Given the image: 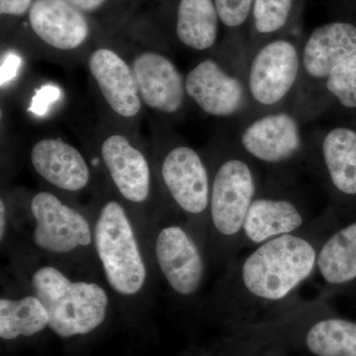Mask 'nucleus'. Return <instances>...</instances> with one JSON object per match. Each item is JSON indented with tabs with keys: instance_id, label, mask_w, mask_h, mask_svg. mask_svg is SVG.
I'll return each mask as SVG.
<instances>
[{
	"instance_id": "obj_11",
	"label": "nucleus",
	"mask_w": 356,
	"mask_h": 356,
	"mask_svg": "<svg viewBox=\"0 0 356 356\" xmlns=\"http://www.w3.org/2000/svg\"><path fill=\"white\" fill-rule=\"evenodd\" d=\"M156 257L173 292L191 297L199 291L205 277V259L191 232L179 225L161 229L156 240Z\"/></svg>"
},
{
	"instance_id": "obj_8",
	"label": "nucleus",
	"mask_w": 356,
	"mask_h": 356,
	"mask_svg": "<svg viewBox=\"0 0 356 356\" xmlns=\"http://www.w3.org/2000/svg\"><path fill=\"white\" fill-rule=\"evenodd\" d=\"M161 173L178 209L207 224L211 175L202 156L191 147L178 145L165 154Z\"/></svg>"
},
{
	"instance_id": "obj_9",
	"label": "nucleus",
	"mask_w": 356,
	"mask_h": 356,
	"mask_svg": "<svg viewBox=\"0 0 356 356\" xmlns=\"http://www.w3.org/2000/svg\"><path fill=\"white\" fill-rule=\"evenodd\" d=\"M35 220L33 242L51 254H64L91 243L88 220L50 192H39L31 201Z\"/></svg>"
},
{
	"instance_id": "obj_23",
	"label": "nucleus",
	"mask_w": 356,
	"mask_h": 356,
	"mask_svg": "<svg viewBox=\"0 0 356 356\" xmlns=\"http://www.w3.org/2000/svg\"><path fill=\"white\" fill-rule=\"evenodd\" d=\"M325 91L343 108L356 110V51L332 72Z\"/></svg>"
},
{
	"instance_id": "obj_22",
	"label": "nucleus",
	"mask_w": 356,
	"mask_h": 356,
	"mask_svg": "<svg viewBox=\"0 0 356 356\" xmlns=\"http://www.w3.org/2000/svg\"><path fill=\"white\" fill-rule=\"evenodd\" d=\"M49 327V316L37 296L0 300V337H32Z\"/></svg>"
},
{
	"instance_id": "obj_16",
	"label": "nucleus",
	"mask_w": 356,
	"mask_h": 356,
	"mask_svg": "<svg viewBox=\"0 0 356 356\" xmlns=\"http://www.w3.org/2000/svg\"><path fill=\"white\" fill-rule=\"evenodd\" d=\"M103 163L119 193L129 202H146L151 193V170L146 156L122 134L114 133L100 147Z\"/></svg>"
},
{
	"instance_id": "obj_26",
	"label": "nucleus",
	"mask_w": 356,
	"mask_h": 356,
	"mask_svg": "<svg viewBox=\"0 0 356 356\" xmlns=\"http://www.w3.org/2000/svg\"><path fill=\"white\" fill-rule=\"evenodd\" d=\"M33 0H0V13L2 15L23 16L30 11Z\"/></svg>"
},
{
	"instance_id": "obj_21",
	"label": "nucleus",
	"mask_w": 356,
	"mask_h": 356,
	"mask_svg": "<svg viewBox=\"0 0 356 356\" xmlns=\"http://www.w3.org/2000/svg\"><path fill=\"white\" fill-rule=\"evenodd\" d=\"M219 14L214 0H180L177 14V36L191 50H209L216 44Z\"/></svg>"
},
{
	"instance_id": "obj_12",
	"label": "nucleus",
	"mask_w": 356,
	"mask_h": 356,
	"mask_svg": "<svg viewBox=\"0 0 356 356\" xmlns=\"http://www.w3.org/2000/svg\"><path fill=\"white\" fill-rule=\"evenodd\" d=\"M301 51L299 86H323L325 90L332 72L356 51V26L348 22L320 26L311 33Z\"/></svg>"
},
{
	"instance_id": "obj_27",
	"label": "nucleus",
	"mask_w": 356,
	"mask_h": 356,
	"mask_svg": "<svg viewBox=\"0 0 356 356\" xmlns=\"http://www.w3.org/2000/svg\"><path fill=\"white\" fill-rule=\"evenodd\" d=\"M20 65V58L15 55L6 56L1 65V86L10 81L16 74Z\"/></svg>"
},
{
	"instance_id": "obj_24",
	"label": "nucleus",
	"mask_w": 356,
	"mask_h": 356,
	"mask_svg": "<svg viewBox=\"0 0 356 356\" xmlns=\"http://www.w3.org/2000/svg\"><path fill=\"white\" fill-rule=\"evenodd\" d=\"M293 0H254L252 17L255 31L259 34H274L280 31L289 21Z\"/></svg>"
},
{
	"instance_id": "obj_29",
	"label": "nucleus",
	"mask_w": 356,
	"mask_h": 356,
	"mask_svg": "<svg viewBox=\"0 0 356 356\" xmlns=\"http://www.w3.org/2000/svg\"><path fill=\"white\" fill-rule=\"evenodd\" d=\"M6 232V206L3 199L0 200V238L3 240Z\"/></svg>"
},
{
	"instance_id": "obj_19",
	"label": "nucleus",
	"mask_w": 356,
	"mask_h": 356,
	"mask_svg": "<svg viewBox=\"0 0 356 356\" xmlns=\"http://www.w3.org/2000/svg\"><path fill=\"white\" fill-rule=\"evenodd\" d=\"M31 163L40 177L62 191H81L90 181L83 154L60 138L38 140L31 149Z\"/></svg>"
},
{
	"instance_id": "obj_7",
	"label": "nucleus",
	"mask_w": 356,
	"mask_h": 356,
	"mask_svg": "<svg viewBox=\"0 0 356 356\" xmlns=\"http://www.w3.org/2000/svg\"><path fill=\"white\" fill-rule=\"evenodd\" d=\"M240 146L250 161L273 168L292 165L305 152L298 119L282 110L250 121L241 133Z\"/></svg>"
},
{
	"instance_id": "obj_20",
	"label": "nucleus",
	"mask_w": 356,
	"mask_h": 356,
	"mask_svg": "<svg viewBox=\"0 0 356 356\" xmlns=\"http://www.w3.org/2000/svg\"><path fill=\"white\" fill-rule=\"evenodd\" d=\"M320 299L318 317H314L313 302L309 301L313 321L304 332L307 350L315 356H356V322L337 316L323 315L327 300Z\"/></svg>"
},
{
	"instance_id": "obj_15",
	"label": "nucleus",
	"mask_w": 356,
	"mask_h": 356,
	"mask_svg": "<svg viewBox=\"0 0 356 356\" xmlns=\"http://www.w3.org/2000/svg\"><path fill=\"white\" fill-rule=\"evenodd\" d=\"M317 165L323 184L334 201L356 198V131L337 126L323 135Z\"/></svg>"
},
{
	"instance_id": "obj_5",
	"label": "nucleus",
	"mask_w": 356,
	"mask_h": 356,
	"mask_svg": "<svg viewBox=\"0 0 356 356\" xmlns=\"http://www.w3.org/2000/svg\"><path fill=\"white\" fill-rule=\"evenodd\" d=\"M322 214H315L294 189L278 182L261 184L243 225L241 252L301 231Z\"/></svg>"
},
{
	"instance_id": "obj_17",
	"label": "nucleus",
	"mask_w": 356,
	"mask_h": 356,
	"mask_svg": "<svg viewBox=\"0 0 356 356\" xmlns=\"http://www.w3.org/2000/svg\"><path fill=\"white\" fill-rule=\"evenodd\" d=\"M29 24L44 44L60 51L81 48L90 33L81 9L67 0H35L29 11Z\"/></svg>"
},
{
	"instance_id": "obj_1",
	"label": "nucleus",
	"mask_w": 356,
	"mask_h": 356,
	"mask_svg": "<svg viewBox=\"0 0 356 356\" xmlns=\"http://www.w3.org/2000/svg\"><path fill=\"white\" fill-rule=\"evenodd\" d=\"M339 226L336 211L327 207L301 231L243 250L229 266L220 301L242 316L291 308L315 275L325 238Z\"/></svg>"
},
{
	"instance_id": "obj_14",
	"label": "nucleus",
	"mask_w": 356,
	"mask_h": 356,
	"mask_svg": "<svg viewBox=\"0 0 356 356\" xmlns=\"http://www.w3.org/2000/svg\"><path fill=\"white\" fill-rule=\"evenodd\" d=\"M88 65L109 108L121 118L137 117L143 102L132 65L109 48L93 51L89 55Z\"/></svg>"
},
{
	"instance_id": "obj_25",
	"label": "nucleus",
	"mask_w": 356,
	"mask_h": 356,
	"mask_svg": "<svg viewBox=\"0 0 356 356\" xmlns=\"http://www.w3.org/2000/svg\"><path fill=\"white\" fill-rule=\"evenodd\" d=\"M222 24L236 28L242 26L252 11L254 0H214Z\"/></svg>"
},
{
	"instance_id": "obj_6",
	"label": "nucleus",
	"mask_w": 356,
	"mask_h": 356,
	"mask_svg": "<svg viewBox=\"0 0 356 356\" xmlns=\"http://www.w3.org/2000/svg\"><path fill=\"white\" fill-rule=\"evenodd\" d=\"M301 54L287 39L271 40L255 51L245 76L250 102L267 112L280 106L298 88Z\"/></svg>"
},
{
	"instance_id": "obj_13",
	"label": "nucleus",
	"mask_w": 356,
	"mask_h": 356,
	"mask_svg": "<svg viewBox=\"0 0 356 356\" xmlns=\"http://www.w3.org/2000/svg\"><path fill=\"white\" fill-rule=\"evenodd\" d=\"M143 104L165 115L178 113L186 98L185 77L175 63L156 51L138 54L132 62Z\"/></svg>"
},
{
	"instance_id": "obj_4",
	"label": "nucleus",
	"mask_w": 356,
	"mask_h": 356,
	"mask_svg": "<svg viewBox=\"0 0 356 356\" xmlns=\"http://www.w3.org/2000/svg\"><path fill=\"white\" fill-rule=\"evenodd\" d=\"M95 243L105 277L115 292L134 296L147 280V268L132 224L117 201L105 203L95 229Z\"/></svg>"
},
{
	"instance_id": "obj_18",
	"label": "nucleus",
	"mask_w": 356,
	"mask_h": 356,
	"mask_svg": "<svg viewBox=\"0 0 356 356\" xmlns=\"http://www.w3.org/2000/svg\"><path fill=\"white\" fill-rule=\"evenodd\" d=\"M313 280H317V297L327 300L356 286V220L337 227L318 252Z\"/></svg>"
},
{
	"instance_id": "obj_3",
	"label": "nucleus",
	"mask_w": 356,
	"mask_h": 356,
	"mask_svg": "<svg viewBox=\"0 0 356 356\" xmlns=\"http://www.w3.org/2000/svg\"><path fill=\"white\" fill-rule=\"evenodd\" d=\"M32 285L49 316V327L60 337L95 331L104 322L109 298L99 285L72 281L53 266L34 273Z\"/></svg>"
},
{
	"instance_id": "obj_2",
	"label": "nucleus",
	"mask_w": 356,
	"mask_h": 356,
	"mask_svg": "<svg viewBox=\"0 0 356 356\" xmlns=\"http://www.w3.org/2000/svg\"><path fill=\"white\" fill-rule=\"evenodd\" d=\"M261 182L245 154H231L211 175L207 225L216 248L229 266L241 254L245 218Z\"/></svg>"
},
{
	"instance_id": "obj_28",
	"label": "nucleus",
	"mask_w": 356,
	"mask_h": 356,
	"mask_svg": "<svg viewBox=\"0 0 356 356\" xmlns=\"http://www.w3.org/2000/svg\"><path fill=\"white\" fill-rule=\"evenodd\" d=\"M81 11H95L99 9L106 0H67Z\"/></svg>"
},
{
	"instance_id": "obj_10",
	"label": "nucleus",
	"mask_w": 356,
	"mask_h": 356,
	"mask_svg": "<svg viewBox=\"0 0 356 356\" xmlns=\"http://www.w3.org/2000/svg\"><path fill=\"white\" fill-rule=\"evenodd\" d=\"M186 95L209 116L229 118L248 106L245 79L228 72L214 58H205L185 76Z\"/></svg>"
}]
</instances>
